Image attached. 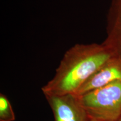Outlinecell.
Wrapping results in <instances>:
<instances>
[{
	"label": "cell",
	"mask_w": 121,
	"mask_h": 121,
	"mask_svg": "<svg viewBox=\"0 0 121 121\" xmlns=\"http://www.w3.org/2000/svg\"><path fill=\"white\" fill-rule=\"evenodd\" d=\"M115 57L103 42L76 44L67 51L53 78L42 88L45 95L75 94L91 76Z\"/></svg>",
	"instance_id": "1"
},
{
	"label": "cell",
	"mask_w": 121,
	"mask_h": 121,
	"mask_svg": "<svg viewBox=\"0 0 121 121\" xmlns=\"http://www.w3.org/2000/svg\"><path fill=\"white\" fill-rule=\"evenodd\" d=\"M76 96L90 119L118 121L121 117V80Z\"/></svg>",
	"instance_id": "2"
},
{
	"label": "cell",
	"mask_w": 121,
	"mask_h": 121,
	"mask_svg": "<svg viewBox=\"0 0 121 121\" xmlns=\"http://www.w3.org/2000/svg\"><path fill=\"white\" fill-rule=\"evenodd\" d=\"M54 121H89L85 110L74 94L45 95Z\"/></svg>",
	"instance_id": "3"
},
{
	"label": "cell",
	"mask_w": 121,
	"mask_h": 121,
	"mask_svg": "<svg viewBox=\"0 0 121 121\" xmlns=\"http://www.w3.org/2000/svg\"><path fill=\"white\" fill-rule=\"evenodd\" d=\"M117 80H121V60L114 57L91 76L74 95L79 96Z\"/></svg>",
	"instance_id": "4"
},
{
	"label": "cell",
	"mask_w": 121,
	"mask_h": 121,
	"mask_svg": "<svg viewBox=\"0 0 121 121\" xmlns=\"http://www.w3.org/2000/svg\"><path fill=\"white\" fill-rule=\"evenodd\" d=\"M106 30L107 37L103 43L121 60V0H111Z\"/></svg>",
	"instance_id": "5"
},
{
	"label": "cell",
	"mask_w": 121,
	"mask_h": 121,
	"mask_svg": "<svg viewBox=\"0 0 121 121\" xmlns=\"http://www.w3.org/2000/svg\"><path fill=\"white\" fill-rule=\"evenodd\" d=\"M15 115L10 101L4 94H0V121H14Z\"/></svg>",
	"instance_id": "6"
},
{
	"label": "cell",
	"mask_w": 121,
	"mask_h": 121,
	"mask_svg": "<svg viewBox=\"0 0 121 121\" xmlns=\"http://www.w3.org/2000/svg\"><path fill=\"white\" fill-rule=\"evenodd\" d=\"M89 121H96V120H94V119H90Z\"/></svg>",
	"instance_id": "7"
},
{
	"label": "cell",
	"mask_w": 121,
	"mask_h": 121,
	"mask_svg": "<svg viewBox=\"0 0 121 121\" xmlns=\"http://www.w3.org/2000/svg\"><path fill=\"white\" fill-rule=\"evenodd\" d=\"M118 121H121V117L119 118V119H118Z\"/></svg>",
	"instance_id": "8"
}]
</instances>
